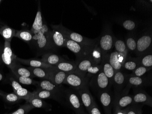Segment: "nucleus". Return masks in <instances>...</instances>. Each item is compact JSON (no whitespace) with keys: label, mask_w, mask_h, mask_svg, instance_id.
<instances>
[{"label":"nucleus","mask_w":152,"mask_h":114,"mask_svg":"<svg viewBox=\"0 0 152 114\" xmlns=\"http://www.w3.org/2000/svg\"><path fill=\"white\" fill-rule=\"evenodd\" d=\"M10 80L11 85H12L13 90L14 93L16 92L20 88H22V86H21V85L20 84L19 82L17 80L16 78L11 77L10 78Z\"/></svg>","instance_id":"46"},{"label":"nucleus","mask_w":152,"mask_h":114,"mask_svg":"<svg viewBox=\"0 0 152 114\" xmlns=\"http://www.w3.org/2000/svg\"><path fill=\"white\" fill-rule=\"evenodd\" d=\"M34 107H32V105L26 102L25 104L20 106L18 109L12 113L8 114H27Z\"/></svg>","instance_id":"41"},{"label":"nucleus","mask_w":152,"mask_h":114,"mask_svg":"<svg viewBox=\"0 0 152 114\" xmlns=\"http://www.w3.org/2000/svg\"><path fill=\"white\" fill-rule=\"evenodd\" d=\"M137 114H142V110H140V112Z\"/></svg>","instance_id":"50"},{"label":"nucleus","mask_w":152,"mask_h":114,"mask_svg":"<svg viewBox=\"0 0 152 114\" xmlns=\"http://www.w3.org/2000/svg\"><path fill=\"white\" fill-rule=\"evenodd\" d=\"M133 104L147 105L152 107V99L144 90H137L133 96Z\"/></svg>","instance_id":"16"},{"label":"nucleus","mask_w":152,"mask_h":114,"mask_svg":"<svg viewBox=\"0 0 152 114\" xmlns=\"http://www.w3.org/2000/svg\"><path fill=\"white\" fill-rule=\"evenodd\" d=\"M129 90L124 89L121 94L113 99L114 109H124L133 104V96L129 95Z\"/></svg>","instance_id":"9"},{"label":"nucleus","mask_w":152,"mask_h":114,"mask_svg":"<svg viewBox=\"0 0 152 114\" xmlns=\"http://www.w3.org/2000/svg\"><path fill=\"white\" fill-rule=\"evenodd\" d=\"M138 57L140 65L152 68V49L143 55Z\"/></svg>","instance_id":"35"},{"label":"nucleus","mask_w":152,"mask_h":114,"mask_svg":"<svg viewBox=\"0 0 152 114\" xmlns=\"http://www.w3.org/2000/svg\"><path fill=\"white\" fill-rule=\"evenodd\" d=\"M152 68L145 67L142 66H139L135 70L132 71V74L134 76H137V77H142L148 71H150Z\"/></svg>","instance_id":"42"},{"label":"nucleus","mask_w":152,"mask_h":114,"mask_svg":"<svg viewBox=\"0 0 152 114\" xmlns=\"http://www.w3.org/2000/svg\"><path fill=\"white\" fill-rule=\"evenodd\" d=\"M32 94H33V97L41 99H51L56 100L60 102L63 101V99H61L59 97L53 94V93L46 90L37 89L36 90L33 91L32 92Z\"/></svg>","instance_id":"26"},{"label":"nucleus","mask_w":152,"mask_h":114,"mask_svg":"<svg viewBox=\"0 0 152 114\" xmlns=\"http://www.w3.org/2000/svg\"><path fill=\"white\" fill-rule=\"evenodd\" d=\"M95 65H100L102 60V54L98 44V41L91 49L88 54Z\"/></svg>","instance_id":"27"},{"label":"nucleus","mask_w":152,"mask_h":114,"mask_svg":"<svg viewBox=\"0 0 152 114\" xmlns=\"http://www.w3.org/2000/svg\"><path fill=\"white\" fill-rule=\"evenodd\" d=\"M14 75L22 76V77H29L34 78V76L31 71L26 68L23 67L18 63H16L11 69Z\"/></svg>","instance_id":"30"},{"label":"nucleus","mask_w":152,"mask_h":114,"mask_svg":"<svg viewBox=\"0 0 152 114\" xmlns=\"http://www.w3.org/2000/svg\"><path fill=\"white\" fill-rule=\"evenodd\" d=\"M116 38L114 37L111 27L106 25L102 30L100 36L98 38V44L101 50L102 55L108 54L114 47Z\"/></svg>","instance_id":"2"},{"label":"nucleus","mask_w":152,"mask_h":114,"mask_svg":"<svg viewBox=\"0 0 152 114\" xmlns=\"http://www.w3.org/2000/svg\"><path fill=\"white\" fill-rule=\"evenodd\" d=\"M65 98L68 104L76 112V114H79L84 111V107L80 96L76 90L73 89L65 90Z\"/></svg>","instance_id":"7"},{"label":"nucleus","mask_w":152,"mask_h":114,"mask_svg":"<svg viewBox=\"0 0 152 114\" xmlns=\"http://www.w3.org/2000/svg\"><path fill=\"white\" fill-rule=\"evenodd\" d=\"M52 28L53 29L56 30L64 34L66 38L74 42L86 46H92L96 43L98 41V38L91 39L83 37L79 33H76L68 29L64 26L61 24L59 25H52Z\"/></svg>","instance_id":"3"},{"label":"nucleus","mask_w":152,"mask_h":114,"mask_svg":"<svg viewBox=\"0 0 152 114\" xmlns=\"http://www.w3.org/2000/svg\"><path fill=\"white\" fill-rule=\"evenodd\" d=\"M0 96L4 101L10 104H16L21 99L15 93H7L0 90Z\"/></svg>","instance_id":"37"},{"label":"nucleus","mask_w":152,"mask_h":114,"mask_svg":"<svg viewBox=\"0 0 152 114\" xmlns=\"http://www.w3.org/2000/svg\"><path fill=\"white\" fill-rule=\"evenodd\" d=\"M68 74L58 70L53 67L51 69L50 81L58 86H61L64 84Z\"/></svg>","instance_id":"21"},{"label":"nucleus","mask_w":152,"mask_h":114,"mask_svg":"<svg viewBox=\"0 0 152 114\" xmlns=\"http://www.w3.org/2000/svg\"><path fill=\"white\" fill-rule=\"evenodd\" d=\"M43 23L42 21V11H41V6L40 2H39L38 6V9L35 18L33 22V24L31 26L30 31L32 32L33 35L37 34L40 31L41 29L43 26Z\"/></svg>","instance_id":"25"},{"label":"nucleus","mask_w":152,"mask_h":114,"mask_svg":"<svg viewBox=\"0 0 152 114\" xmlns=\"http://www.w3.org/2000/svg\"><path fill=\"white\" fill-rule=\"evenodd\" d=\"M137 39L135 36L132 33L129 34L125 38L124 42L129 53L135 54L137 48Z\"/></svg>","instance_id":"34"},{"label":"nucleus","mask_w":152,"mask_h":114,"mask_svg":"<svg viewBox=\"0 0 152 114\" xmlns=\"http://www.w3.org/2000/svg\"><path fill=\"white\" fill-rule=\"evenodd\" d=\"M94 45L92 46L82 45L66 38L65 47L75 54L77 57V60H78L88 55Z\"/></svg>","instance_id":"8"},{"label":"nucleus","mask_w":152,"mask_h":114,"mask_svg":"<svg viewBox=\"0 0 152 114\" xmlns=\"http://www.w3.org/2000/svg\"><path fill=\"white\" fill-rule=\"evenodd\" d=\"M76 66V62L68 61L65 60L54 66V67L58 70L68 74L75 72Z\"/></svg>","instance_id":"28"},{"label":"nucleus","mask_w":152,"mask_h":114,"mask_svg":"<svg viewBox=\"0 0 152 114\" xmlns=\"http://www.w3.org/2000/svg\"><path fill=\"white\" fill-rule=\"evenodd\" d=\"M50 30L46 24H43L41 30L33 35V42L40 54L51 53L54 49L51 44L49 33Z\"/></svg>","instance_id":"1"},{"label":"nucleus","mask_w":152,"mask_h":114,"mask_svg":"<svg viewBox=\"0 0 152 114\" xmlns=\"http://www.w3.org/2000/svg\"><path fill=\"white\" fill-rule=\"evenodd\" d=\"M2 1H1V0H0V4L1 3V2H2Z\"/></svg>","instance_id":"53"},{"label":"nucleus","mask_w":152,"mask_h":114,"mask_svg":"<svg viewBox=\"0 0 152 114\" xmlns=\"http://www.w3.org/2000/svg\"><path fill=\"white\" fill-rule=\"evenodd\" d=\"M11 42L5 41L3 53L1 54V60L10 69L17 63L16 56L13 53L11 47Z\"/></svg>","instance_id":"12"},{"label":"nucleus","mask_w":152,"mask_h":114,"mask_svg":"<svg viewBox=\"0 0 152 114\" xmlns=\"http://www.w3.org/2000/svg\"><path fill=\"white\" fill-rule=\"evenodd\" d=\"M87 114V113H85V112H84V111H83V112H81V113H80V114Z\"/></svg>","instance_id":"51"},{"label":"nucleus","mask_w":152,"mask_h":114,"mask_svg":"<svg viewBox=\"0 0 152 114\" xmlns=\"http://www.w3.org/2000/svg\"><path fill=\"white\" fill-rule=\"evenodd\" d=\"M4 78V76L0 72V81H1Z\"/></svg>","instance_id":"49"},{"label":"nucleus","mask_w":152,"mask_h":114,"mask_svg":"<svg viewBox=\"0 0 152 114\" xmlns=\"http://www.w3.org/2000/svg\"><path fill=\"white\" fill-rule=\"evenodd\" d=\"M15 37L18 38L27 43H29L33 41V34L29 30H16Z\"/></svg>","instance_id":"33"},{"label":"nucleus","mask_w":152,"mask_h":114,"mask_svg":"<svg viewBox=\"0 0 152 114\" xmlns=\"http://www.w3.org/2000/svg\"><path fill=\"white\" fill-rule=\"evenodd\" d=\"M100 101L103 106L106 114H112L113 106V97L109 90L102 92L99 94Z\"/></svg>","instance_id":"15"},{"label":"nucleus","mask_w":152,"mask_h":114,"mask_svg":"<svg viewBox=\"0 0 152 114\" xmlns=\"http://www.w3.org/2000/svg\"><path fill=\"white\" fill-rule=\"evenodd\" d=\"M37 86V89L49 91L62 99L65 98V90L63 89L62 86H58L50 80H42L38 81Z\"/></svg>","instance_id":"10"},{"label":"nucleus","mask_w":152,"mask_h":114,"mask_svg":"<svg viewBox=\"0 0 152 114\" xmlns=\"http://www.w3.org/2000/svg\"><path fill=\"white\" fill-rule=\"evenodd\" d=\"M76 63L77 66L75 72L84 75H87V71L88 68L91 66L95 65L88 55L83 58L77 60Z\"/></svg>","instance_id":"19"},{"label":"nucleus","mask_w":152,"mask_h":114,"mask_svg":"<svg viewBox=\"0 0 152 114\" xmlns=\"http://www.w3.org/2000/svg\"><path fill=\"white\" fill-rule=\"evenodd\" d=\"M88 112L89 114H102L95 101L94 103Z\"/></svg>","instance_id":"47"},{"label":"nucleus","mask_w":152,"mask_h":114,"mask_svg":"<svg viewBox=\"0 0 152 114\" xmlns=\"http://www.w3.org/2000/svg\"><path fill=\"white\" fill-rule=\"evenodd\" d=\"M152 28L148 30L137 40L135 54L137 57L141 56L152 49Z\"/></svg>","instance_id":"5"},{"label":"nucleus","mask_w":152,"mask_h":114,"mask_svg":"<svg viewBox=\"0 0 152 114\" xmlns=\"http://www.w3.org/2000/svg\"><path fill=\"white\" fill-rule=\"evenodd\" d=\"M49 37L54 49L56 48L65 47L66 38L60 32L53 29V30L50 31Z\"/></svg>","instance_id":"17"},{"label":"nucleus","mask_w":152,"mask_h":114,"mask_svg":"<svg viewBox=\"0 0 152 114\" xmlns=\"http://www.w3.org/2000/svg\"><path fill=\"white\" fill-rule=\"evenodd\" d=\"M27 102L32 105L34 108H48V104L43 99L32 96L26 100Z\"/></svg>","instance_id":"36"},{"label":"nucleus","mask_w":152,"mask_h":114,"mask_svg":"<svg viewBox=\"0 0 152 114\" xmlns=\"http://www.w3.org/2000/svg\"><path fill=\"white\" fill-rule=\"evenodd\" d=\"M127 114V108L124 109H114V114Z\"/></svg>","instance_id":"48"},{"label":"nucleus","mask_w":152,"mask_h":114,"mask_svg":"<svg viewBox=\"0 0 152 114\" xmlns=\"http://www.w3.org/2000/svg\"><path fill=\"white\" fill-rule=\"evenodd\" d=\"M90 85L98 94L102 92L109 90L112 84L102 70L92 77Z\"/></svg>","instance_id":"4"},{"label":"nucleus","mask_w":152,"mask_h":114,"mask_svg":"<svg viewBox=\"0 0 152 114\" xmlns=\"http://www.w3.org/2000/svg\"><path fill=\"white\" fill-rule=\"evenodd\" d=\"M113 49L118 54L119 60L123 65V64L126 59L129 57L130 56L129 55V52L125 45V42L121 39L116 38Z\"/></svg>","instance_id":"18"},{"label":"nucleus","mask_w":152,"mask_h":114,"mask_svg":"<svg viewBox=\"0 0 152 114\" xmlns=\"http://www.w3.org/2000/svg\"><path fill=\"white\" fill-rule=\"evenodd\" d=\"M108 60L115 72L122 71L123 65L121 63L118 54L115 50H112L108 54Z\"/></svg>","instance_id":"29"},{"label":"nucleus","mask_w":152,"mask_h":114,"mask_svg":"<svg viewBox=\"0 0 152 114\" xmlns=\"http://www.w3.org/2000/svg\"><path fill=\"white\" fill-rule=\"evenodd\" d=\"M127 75L122 71L115 72L112 85L114 89V98L121 94L126 86Z\"/></svg>","instance_id":"11"},{"label":"nucleus","mask_w":152,"mask_h":114,"mask_svg":"<svg viewBox=\"0 0 152 114\" xmlns=\"http://www.w3.org/2000/svg\"><path fill=\"white\" fill-rule=\"evenodd\" d=\"M101 65L102 70L103 71V72L105 74L106 76L108 78L113 85V81L115 71L109 63V60H108V54L102 55Z\"/></svg>","instance_id":"20"},{"label":"nucleus","mask_w":152,"mask_h":114,"mask_svg":"<svg viewBox=\"0 0 152 114\" xmlns=\"http://www.w3.org/2000/svg\"><path fill=\"white\" fill-rule=\"evenodd\" d=\"M140 65L139 58H132L129 56L126 59L123 65V69L129 71H134Z\"/></svg>","instance_id":"31"},{"label":"nucleus","mask_w":152,"mask_h":114,"mask_svg":"<svg viewBox=\"0 0 152 114\" xmlns=\"http://www.w3.org/2000/svg\"><path fill=\"white\" fill-rule=\"evenodd\" d=\"M102 70L101 65H94L90 67L87 71V75L88 77H93L95 74L100 72Z\"/></svg>","instance_id":"43"},{"label":"nucleus","mask_w":152,"mask_h":114,"mask_svg":"<svg viewBox=\"0 0 152 114\" xmlns=\"http://www.w3.org/2000/svg\"><path fill=\"white\" fill-rule=\"evenodd\" d=\"M16 60L20 63H23V65L29 66L30 67L41 68H48L53 67V66L48 65L47 63L43 62L41 60L37 59H29L24 60L16 57Z\"/></svg>","instance_id":"23"},{"label":"nucleus","mask_w":152,"mask_h":114,"mask_svg":"<svg viewBox=\"0 0 152 114\" xmlns=\"http://www.w3.org/2000/svg\"><path fill=\"white\" fill-rule=\"evenodd\" d=\"M16 32V30L8 26H3L0 28V34L5 39V41L11 42L13 38L15 37Z\"/></svg>","instance_id":"32"},{"label":"nucleus","mask_w":152,"mask_h":114,"mask_svg":"<svg viewBox=\"0 0 152 114\" xmlns=\"http://www.w3.org/2000/svg\"><path fill=\"white\" fill-rule=\"evenodd\" d=\"M137 3L140 6L142 9H145L146 10L149 11L152 10V1H139Z\"/></svg>","instance_id":"45"},{"label":"nucleus","mask_w":152,"mask_h":114,"mask_svg":"<svg viewBox=\"0 0 152 114\" xmlns=\"http://www.w3.org/2000/svg\"><path fill=\"white\" fill-rule=\"evenodd\" d=\"M76 91L80 96L83 106L86 109L88 112L94 103L95 101L91 93L90 92L88 85Z\"/></svg>","instance_id":"14"},{"label":"nucleus","mask_w":152,"mask_h":114,"mask_svg":"<svg viewBox=\"0 0 152 114\" xmlns=\"http://www.w3.org/2000/svg\"><path fill=\"white\" fill-rule=\"evenodd\" d=\"M150 78L146 76L137 77L132 74H128L127 78V84L125 87L130 89L131 87L134 88H142L149 86L151 85V80Z\"/></svg>","instance_id":"13"},{"label":"nucleus","mask_w":152,"mask_h":114,"mask_svg":"<svg viewBox=\"0 0 152 114\" xmlns=\"http://www.w3.org/2000/svg\"><path fill=\"white\" fill-rule=\"evenodd\" d=\"M118 22L124 29L129 31H134L136 29L137 26V23L132 19H123L121 21L119 20Z\"/></svg>","instance_id":"38"},{"label":"nucleus","mask_w":152,"mask_h":114,"mask_svg":"<svg viewBox=\"0 0 152 114\" xmlns=\"http://www.w3.org/2000/svg\"><path fill=\"white\" fill-rule=\"evenodd\" d=\"M17 80L20 83L25 85H34L37 86L38 83V81L34 80L32 78L29 77H22L14 75Z\"/></svg>","instance_id":"39"},{"label":"nucleus","mask_w":152,"mask_h":114,"mask_svg":"<svg viewBox=\"0 0 152 114\" xmlns=\"http://www.w3.org/2000/svg\"><path fill=\"white\" fill-rule=\"evenodd\" d=\"M53 67L48 68H44L29 67L27 68L31 71V72L32 73L34 77H37L42 80H48L50 81L51 69Z\"/></svg>","instance_id":"22"},{"label":"nucleus","mask_w":152,"mask_h":114,"mask_svg":"<svg viewBox=\"0 0 152 114\" xmlns=\"http://www.w3.org/2000/svg\"><path fill=\"white\" fill-rule=\"evenodd\" d=\"M1 57H0V65H1Z\"/></svg>","instance_id":"52"},{"label":"nucleus","mask_w":152,"mask_h":114,"mask_svg":"<svg viewBox=\"0 0 152 114\" xmlns=\"http://www.w3.org/2000/svg\"><path fill=\"white\" fill-rule=\"evenodd\" d=\"M127 108V114H137L141 110V105L132 104L128 106Z\"/></svg>","instance_id":"44"},{"label":"nucleus","mask_w":152,"mask_h":114,"mask_svg":"<svg viewBox=\"0 0 152 114\" xmlns=\"http://www.w3.org/2000/svg\"></svg>","instance_id":"54"},{"label":"nucleus","mask_w":152,"mask_h":114,"mask_svg":"<svg viewBox=\"0 0 152 114\" xmlns=\"http://www.w3.org/2000/svg\"><path fill=\"white\" fill-rule=\"evenodd\" d=\"M41 60L43 62L53 66H54L61 62L65 60L63 57L52 52L42 55Z\"/></svg>","instance_id":"24"},{"label":"nucleus","mask_w":152,"mask_h":114,"mask_svg":"<svg viewBox=\"0 0 152 114\" xmlns=\"http://www.w3.org/2000/svg\"><path fill=\"white\" fill-rule=\"evenodd\" d=\"M89 78L87 75L73 72L67 74L64 84H66L72 89L77 90L88 85Z\"/></svg>","instance_id":"6"},{"label":"nucleus","mask_w":152,"mask_h":114,"mask_svg":"<svg viewBox=\"0 0 152 114\" xmlns=\"http://www.w3.org/2000/svg\"><path fill=\"white\" fill-rule=\"evenodd\" d=\"M14 93L18 95L21 99H23L25 100H26L31 97L33 96L32 92L29 91L25 88H23V87L20 88Z\"/></svg>","instance_id":"40"}]
</instances>
